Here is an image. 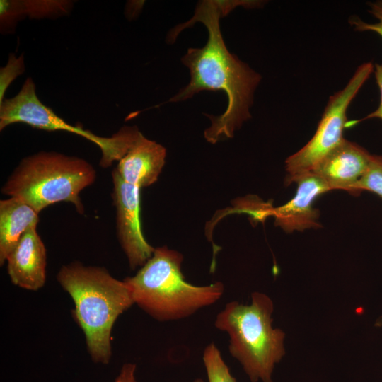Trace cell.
Wrapping results in <instances>:
<instances>
[{
	"label": "cell",
	"instance_id": "obj_18",
	"mask_svg": "<svg viewBox=\"0 0 382 382\" xmlns=\"http://www.w3.org/2000/svg\"><path fill=\"white\" fill-rule=\"evenodd\" d=\"M24 71L23 54L16 57L13 53H10L7 64L0 69V103L4 100L8 87Z\"/></svg>",
	"mask_w": 382,
	"mask_h": 382
},
{
	"label": "cell",
	"instance_id": "obj_6",
	"mask_svg": "<svg viewBox=\"0 0 382 382\" xmlns=\"http://www.w3.org/2000/svg\"><path fill=\"white\" fill-rule=\"evenodd\" d=\"M32 78L25 81L20 91L0 103V130L14 123H24L47 131H66L83 137L97 145L101 152V167L106 168L119 161L128 151L141 133L136 126H125L110 137L98 136L92 132L69 124L37 96Z\"/></svg>",
	"mask_w": 382,
	"mask_h": 382
},
{
	"label": "cell",
	"instance_id": "obj_22",
	"mask_svg": "<svg viewBox=\"0 0 382 382\" xmlns=\"http://www.w3.org/2000/svg\"><path fill=\"white\" fill-rule=\"evenodd\" d=\"M194 382H204L201 378H197L194 381Z\"/></svg>",
	"mask_w": 382,
	"mask_h": 382
},
{
	"label": "cell",
	"instance_id": "obj_17",
	"mask_svg": "<svg viewBox=\"0 0 382 382\" xmlns=\"http://www.w3.org/2000/svg\"><path fill=\"white\" fill-rule=\"evenodd\" d=\"M25 16L23 1H0V25L2 33L14 30L18 21Z\"/></svg>",
	"mask_w": 382,
	"mask_h": 382
},
{
	"label": "cell",
	"instance_id": "obj_9",
	"mask_svg": "<svg viewBox=\"0 0 382 382\" xmlns=\"http://www.w3.org/2000/svg\"><path fill=\"white\" fill-rule=\"evenodd\" d=\"M371 154L360 145L345 139L328 153L312 173L320 177L331 190L360 195L357 185L369 166Z\"/></svg>",
	"mask_w": 382,
	"mask_h": 382
},
{
	"label": "cell",
	"instance_id": "obj_12",
	"mask_svg": "<svg viewBox=\"0 0 382 382\" xmlns=\"http://www.w3.org/2000/svg\"><path fill=\"white\" fill-rule=\"evenodd\" d=\"M166 149L141 133L115 168L129 184L140 189L154 183L165 163Z\"/></svg>",
	"mask_w": 382,
	"mask_h": 382
},
{
	"label": "cell",
	"instance_id": "obj_15",
	"mask_svg": "<svg viewBox=\"0 0 382 382\" xmlns=\"http://www.w3.org/2000/svg\"><path fill=\"white\" fill-rule=\"evenodd\" d=\"M23 2L26 16L37 19L64 16L73 6L72 1L61 0H25Z\"/></svg>",
	"mask_w": 382,
	"mask_h": 382
},
{
	"label": "cell",
	"instance_id": "obj_2",
	"mask_svg": "<svg viewBox=\"0 0 382 382\" xmlns=\"http://www.w3.org/2000/svg\"><path fill=\"white\" fill-rule=\"evenodd\" d=\"M57 279L74 301V316L85 335L92 359L108 363L113 325L119 316L134 304L129 286L104 267L79 262L63 265Z\"/></svg>",
	"mask_w": 382,
	"mask_h": 382
},
{
	"label": "cell",
	"instance_id": "obj_3",
	"mask_svg": "<svg viewBox=\"0 0 382 382\" xmlns=\"http://www.w3.org/2000/svg\"><path fill=\"white\" fill-rule=\"evenodd\" d=\"M182 261L180 253L158 247L135 275L124 279L131 289L134 304L158 321L189 317L215 303L224 293L221 282L197 286L185 281L181 272Z\"/></svg>",
	"mask_w": 382,
	"mask_h": 382
},
{
	"label": "cell",
	"instance_id": "obj_8",
	"mask_svg": "<svg viewBox=\"0 0 382 382\" xmlns=\"http://www.w3.org/2000/svg\"><path fill=\"white\" fill-rule=\"evenodd\" d=\"M113 200L116 209V231L129 267H142L155 248L145 239L140 222V188L127 183L114 169Z\"/></svg>",
	"mask_w": 382,
	"mask_h": 382
},
{
	"label": "cell",
	"instance_id": "obj_20",
	"mask_svg": "<svg viewBox=\"0 0 382 382\" xmlns=\"http://www.w3.org/2000/svg\"><path fill=\"white\" fill-rule=\"evenodd\" d=\"M376 82L378 85L379 92H380V103L378 108L372 112L367 115L364 118L354 120L351 122H347V127H349L355 125L357 123L364 121L368 119L378 118L382 120V64H376L374 65V70Z\"/></svg>",
	"mask_w": 382,
	"mask_h": 382
},
{
	"label": "cell",
	"instance_id": "obj_5",
	"mask_svg": "<svg viewBox=\"0 0 382 382\" xmlns=\"http://www.w3.org/2000/svg\"><path fill=\"white\" fill-rule=\"evenodd\" d=\"M96 179L95 168L85 159L41 151L23 158L1 190L6 195L21 199L37 213L51 204L66 202L83 214L80 193Z\"/></svg>",
	"mask_w": 382,
	"mask_h": 382
},
{
	"label": "cell",
	"instance_id": "obj_1",
	"mask_svg": "<svg viewBox=\"0 0 382 382\" xmlns=\"http://www.w3.org/2000/svg\"><path fill=\"white\" fill-rule=\"evenodd\" d=\"M248 1H202L193 17L168 34L173 42L180 31L201 22L207 28L208 38L200 48H189L181 60L190 70V80L168 102L192 98L204 90H221L228 98L225 112L219 116L208 115L212 125L204 132L206 139L216 142L221 137H232L236 129L250 118L255 91L262 76L247 64L228 52L220 30V18Z\"/></svg>",
	"mask_w": 382,
	"mask_h": 382
},
{
	"label": "cell",
	"instance_id": "obj_4",
	"mask_svg": "<svg viewBox=\"0 0 382 382\" xmlns=\"http://www.w3.org/2000/svg\"><path fill=\"white\" fill-rule=\"evenodd\" d=\"M273 308L267 295L254 292L250 304L228 302L215 319V327L228 335L229 353L251 382H272L274 365L285 353L284 333L272 325Z\"/></svg>",
	"mask_w": 382,
	"mask_h": 382
},
{
	"label": "cell",
	"instance_id": "obj_11",
	"mask_svg": "<svg viewBox=\"0 0 382 382\" xmlns=\"http://www.w3.org/2000/svg\"><path fill=\"white\" fill-rule=\"evenodd\" d=\"M7 271L16 286L37 291L46 280V248L37 226L30 227L8 256Z\"/></svg>",
	"mask_w": 382,
	"mask_h": 382
},
{
	"label": "cell",
	"instance_id": "obj_16",
	"mask_svg": "<svg viewBox=\"0 0 382 382\" xmlns=\"http://www.w3.org/2000/svg\"><path fill=\"white\" fill-rule=\"evenodd\" d=\"M357 189L374 192L382 198V155H372L367 170L360 179Z\"/></svg>",
	"mask_w": 382,
	"mask_h": 382
},
{
	"label": "cell",
	"instance_id": "obj_21",
	"mask_svg": "<svg viewBox=\"0 0 382 382\" xmlns=\"http://www.w3.org/2000/svg\"><path fill=\"white\" fill-rule=\"evenodd\" d=\"M136 365L132 363L125 364L115 382H136Z\"/></svg>",
	"mask_w": 382,
	"mask_h": 382
},
{
	"label": "cell",
	"instance_id": "obj_7",
	"mask_svg": "<svg viewBox=\"0 0 382 382\" xmlns=\"http://www.w3.org/2000/svg\"><path fill=\"white\" fill-rule=\"evenodd\" d=\"M371 62L360 64L347 84L328 98L316 131L308 142L286 160L287 185L301 175L311 172L316 165L345 139L347 109L374 72Z\"/></svg>",
	"mask_w": 382,
	"mask_h": 382
},
{
	"label": "cell",
	"instance_id": "obj_10",
	"mask_svg": "<svg viewBox=\"0 0 382 382\" xmlns=\"http://www.w3.org/2000/svg\"><path fill=\"white\" fill-rule=\"evenodd\" d=\"M295 196L284 205L272 209L275 224L287 233L321 227L320 212L313 206L320 195L330 191L327 183L316 174L310 172L299 177Z\"/></svg>",
	"mask_w": 382,
	"mask_h": 382
},
{
	"label": "cell",
	"instance_id": "obj_14",
	"mask_svg": "<svg viewBox=\"0 0 382 382\" xmlns=\"http://www.w3.org/2000/svg\"><path fill=\"white\" fill-rule=\"evenodd\" d=\"M202 359L209 382H236L214 342L205 347Z\"/></svg>",
	"mask_w": 382,
	"mask_h": 382
},
{
	"label": "cell",
	"instance_id": "obj_19",
	"mask_svg": "<svg viewBox=\"0 0 382 382\" xmlns=\"http://www.w3.org/2000/svg\"><path fill=\"white\" fill-rule=\"evenodd\" d=\"M368 12L378 20L376 23H366L356 16H351L349 23L354 30L374 32L382 37V0L367 2Z\"/></svg>",
	"mask_w": 382,
	"mask_h": 382
},
{
	"label": "cell",
	"instance_id": "obj_13",
	"mask_svg": "<svg viewBox=\"0 0 382 382\" xmlns=\"http://www.w3.org/2000/svg\"><path fill=\"white\" fill-rule=\"evenodd\" d=\"M39 213L20 198L9 197L0 200V265L32 226H37Z\"/></svg>",
	"mask_w": 382,
	"mask_h": 382
}]
</instances>
